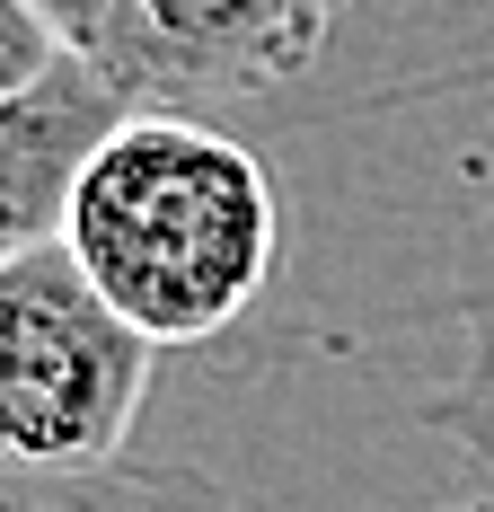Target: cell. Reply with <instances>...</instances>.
<instances>
[{"label":"cell","mask_w":494,"mask_h":512,"mask_svg":"<svg viewBox=\"0 0 494 512\" xmlns=\"http://www.w3.org/2000/svg\"><path fill=\"white\" fill-rule=\"evenodd\" d=\"M0 512H239L203 468L115 460V468H18L0 460Z\"/></svg>","instance_id":"obj_5"},{"label":"cell","mask_w":494,"mask_h":512,"mask_svg":"<svg viewBox=\"0 0 494 512\" xmlns=\"http://www.w3.org/2000/svg\"><path fill=\"white\" fill-rule=\"evenodd\" d=\"M424 415L477 460V477L494 495V186L468 221V256H459V380L433 389Z\"/></svg>","instance_id":"obj_6"},{"label":"cell","mask_w":494,"mask_h":512,"mask_svg":"<svg viewBox=\"0 0 494 512\" xmlns=\"http://www.w3.org/2000/svg\"><path fill=\"white\" fill-rule=\"evenodd\" d=\"M150 336L89 292L80 256L45 248L0 265V460L115 468L150 398Z\"/></svg>","instance_id":"obj_2"},{"label":"cell","mask_w":494,"mask_h":512,"mask_svg":"<svg viewBox=\"0 0 494 512\" xmlns=\"http://www.w3.org/2000/svg\"><path fill=\"white\" fill-rule=\"evenodd\" d=\"M124 115L133 106L115 98L80 53L53 80H36L27 98H0V265L45 248V239H62L71 186H80L89 151H98Z\"/></svg>","instance_id":"obj_4"},{"label":"cell","mask_w":494,"mask_h":512,"mask_svg":"<svg viewBox=\"0 0 494 512\" xmlns=\"http://www.w3.org/2000/svg\"><path fill=\"white\" fill-rule=\"evenodd\" d=\"M36 9H45L53 27H62V45H71V53L89 45V18H98V0H36Z\"/></svg>","instance_id":"obj_8"},{"label":"cell","mask_w":494,"mask_h":512,"mask_svg":"<svg viewBox=\"0 0 494 512\" xmlns=\"http://www.w3.org/2000/svg\"><path fill=\"white\" fill-rule=\"evenodd\" d=\"M62 248L133 336L203 345L274 283V168L203 115H124L71 186Z\"/></svg>","instance_id":"obj_1"},{"label":"cell","mask_w":494,"mask_h":512,"mask_svg":"<svg viewBox=\"0 0 494 512\" xmlns=\"http://www.w3.org/2000/svg\"><path fill=\"white\" fill-rule=\"evenodd\" d=\"M345 0H98L80 62L133 115H230L327 53Z\"/></svg>","instance_id":"obj_3"},{"label":"cell","mask_w":494,"mask_h":512,"mask_svg":"<svg viewBox=\"0 0 494 512\" xmlns=\"http://www.w3.org/2000/svg\"><path fill=\"white\" fill-rule=\"evenodd\" d=\"M62 62H71V45H62V27L45 9L36 0H0V98H27Z\"/></svg>","instance_id":"obj_7"},{"label":"cell","mask_w":494,"mask_h":512,"mask_svg":"<svg viewBox=\"0 0 494 512\" xmlns=\"http://www.w3.org/2000/svg\"><path fill=\"white\" fill-rule=\"evenodd\" d=\"M450 512H494V495H477V504H450Z\"/></svg>","instance_id":"obj_9"}]
</instances>
